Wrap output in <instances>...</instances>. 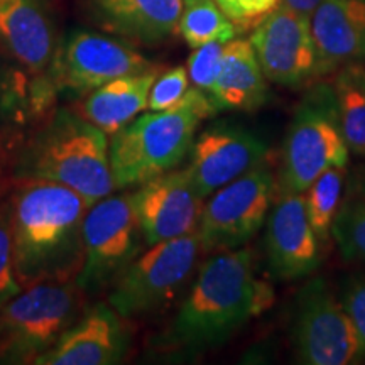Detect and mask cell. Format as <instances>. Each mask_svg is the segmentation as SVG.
<instances>
[{"label": "cell", "mask_w": 365, "mask_h": 365, "mask_svg": "<svg viewBox=\"0 0 365 365\" xmlns=\"http://www.w3.org/2000/svg\"><path fill=\"white\" fill-rule=\"evenodd\" d=\"M0 41L27 70L43 71L51 61L54 33L41 0H0Z\"/></svg>", "instance_id": "d6986e66"}, {"label": "cell", "mask_w": 365, "mask_h": 365, "mask_svg": "<svg viewBox=\"0 0 365 365\" xmlns=\"http://www.w3.org/2000/svg\"><path fill=\"white\" fill-rule=\"evenodd\" d=\"M202 249L198 232L149 245L113 282L108 303L122 318L156 312L188 281Z\"/></svg>", "instance_id": "8992f818"}, {"label": "cell", "mask_w": 365, "mask_h": 365, "mask_svg": "<svg viewBox=\"0 0 365 365\" xmlns=\"http://www.w3.org/2000/svg\"><path fill=\"white\" fill-rule=\"evenodd\" d=\"M188 91V71L182 66L171 68L154 80L149 93V110L159 112L175 107Z\"/></svg>", "instance_id": "83f0119b"}, {"label": "cell", "mask_w": 365, "mask_h": 365, "mask_svg": "<svg viewBox=\"0 0 365 365\" xmlns=\"http://www.w3.org/2000/svg\"><path fill=\"white\" fill-rule=\"evenodd\" d=\"M227 43L222 41H212L200 48H196L188 59V73L196 88L212 97L213 86H215L218 71L222 65L223 48Z\"/></svg>", "instance_id": "4316f807"}, {"label": "cell", "mask_w": 365, "mask_h": 365, "mask_svg": "<svg viewBox=\"0 0 365 365\" xmlns=\"http://www.w3.org/2000/svg\"><path fill=\"white\" fill-rule=\"evenodd\" d=\"M322 2V0H282V4L287 6L289 9H293V11L303 14V16H312V12L317 9L318 4Z\"/></svg>", "instance_id": "4dcf8cb0"}, {"label": "cell", "mask_w": 365, "mask_h": 365, "mask_svg": "<svg viewBox=\"0 0 365 365\" xmlns=\"http://www.w3.org/2000/svg\"><path fill=\"white\" fill-rule=\"evenodd\" d=\"M266 80L299 86L317 75V48L309 17L284 4L277 6L249 39Z\"/></svg>", "instance_id": "8fae6325"}, {"label": "cell", "mask_w": 365, "mask_h": 365, "mask_svg": "<svg viewBox=\"0 0 365 365\" xmlns=\"http://www.w3.org/2000/svg\"><path fill=\"white\" fill-rule=\"evenodd\" d=\"M156 78L158 70H153L120 76L98 86L83 102V117L105 134L113 135L149 108L150 86Z\"/></svg>", "instance_id": "44dd1931"}, {"label": "cell", "mask_w": 365, "mask_h": 365, "mask_svg": "<svg viewBox=\"0 0 365 365\" xmlns=\"http://www.w3.org/2000/svg\"><path fill=\"white\" fill-rule=\"evenodd\" d=\"M22 286L16 274L12 240V210L0 207V308L19 294Z\"/></svg>", "instance_id": "484cf974"}, {"label": "cell", "mask_w": 365, "mask_h": 365, "mask_svg": "<svg viewBox=\"0 0 365 365\" xmlns=\"http://www.w3.org/2000/svg\"><path fill=\"white\" fill-rule=\"evenodd\" d=\"M182 2H185V0H182Z\"/></svg>", "instance_id": "1f68e13d"}, {"label": "cell", "mask_w": 365, "mask_h": 365, "mask_svg": "<svg viewBox=\"0 0 365 365\" xmlns=\"http://www.w3.org/2000/svg\"><path fill=\"white\" fill-rule=\"evenodd\" d=\"M293 339L301 364L346 365L362 359L352 319L322 279L309 281L296 299Z\"/></svg>", "instance_id": "30bf717a"}, {"label": "cell", "mask_w": 365, "mask_h": 365, "mask_svg": "<svg viewBox=\"0 0 365 365\" xmlns=\"http://www.w3.org/2000/svg\"><path fill=\"white\" fill-rule=\"evenodd\" d=\"M178 31L193 49L212 41L228 43L237 36L235 24L220 11L215 0H185Z\"/></svg>", "instance_id": "603a6c76"}, {"label": "cell", "mask_w": 365, "mask_h": 365, "mask_svg": "<svg viewBox=\"0 0 365 365\" xmlns=\"http://www.w3.org/2000/svg\"><path fill=\"white\" fill-rule=\"evenodd\" d=\"M75 286L41 282L0 308V339L12 357H38L56 344L75 314Z\"/></svg>", "instance_id": "ba28073f"}, {"label": "cell", "mask_w": 365, "mask_h": 365, "mask_svg": "<svg viewBox=\"0 0 365 365\" xmlns=\"http://www.w3.org/2000/svg\"><path fill=\"white\" fill-rule=\"evenodd\" d=\"M127 335L112 307H97L34 359L38 365H108L122 359Z\"/></svg>", "instance_id": "e0dca14e"}, {"label": "cell", "mask_w": 365, "mask_h": 365, "mask_svg": "<svg viewBox=\"0 0 365 365\" xmlns=\"http://www.w3.org/2000/svg\"><path fill=\"white\" fill-rule=\"evenodd\" d=\"M331 235L339 242L344 257L365 261V191L346 200L339 210Z\"/></svg>", "instance_id": "d4e9b609"}, {"label": "cell", "mask_w": 365, "mask_h": 365, "mask_svg": "<svg viewBox=\"0 0 365 365\" xmlns=\"http://www.w3.org/2000/svg\"><path fill=\"white\" fill-rule=\"evenodd\" d=\"M137 223L145 244L178 239L198 230L203 198L188 171H168L132 193Z\"/></svg>", "instance_id": "7c38bea8"}, {"label": "cell", "mask_w": 365, "mask_h": 365, "mask_svg": "<svg viewBox=\"0 0 365 365\" xmlns=\"http://www.w3.org/2000/svg\"><path fill=\"white\" fill-rule=\"evenodd\" d=\"M158 70L143 54L105 36L76 31L68 36L56 58L58 78L75 91H93L120 76Z\"/></svg>", "instance_id": "4fadbf2b"}, {"label": "cell", "mask_w": 365, "mask_h": 365, "mask_svg": "<svg viewBox=\"0 0 365 365\" xmlns=\"http://www.w3.org/2000/svg\"><path fill=\"white\" fill-rule=\"evenodd\" d=\"M344 180L345 166H333L323 171L303 193L309 223L322 244H325L331 237L333 222L339 213Z\"/></svg>", "instance_id": "cb8c5ba5"}, {"label": "cell", "mask_w": 365, "mask_h": 365, "mask_svg": "<svg viewBox=\"0 0 365 365\" xmlns=\"http://www.w3.org/2000/svg\"><path fill=\"white\" fill-rule=\"evenodd\" d=\"M90 205L53 181L34 180L16 196L12 240L22 289L41 282H68L83 261V220Z\"/></svg>", "instance_id": "6da1fadb"}, {"label": "cell", "mask_w": 365, "mask_h": 365, "mask_svg": "<svg viewBox=\"0 0 365 365\" xmlns=\"http://www.w3.org/2000/svg\"><path fill=\"white\" fill-rule=\"evenodd\" d=\"M272 289L254 274L252 252L222 250L200 269L173 323V345L203 350L230 339L271 307Z\"/></svg>", "instance_id": "7a4b0ae2"}, {"label": "cell", "mask_w": 365, "mask_h": 365, "mask_svg": "<svg viewBox=\"0 0 365 365\" xmlns=\"http://www.w3.org/2000/svg\"><path fill=\"white\" fill-rule=\"evenodd\" d=\"M331 88L345 143L355 154L365 156V68L359 63L344 66Z\"/></svg>", "instance_id": "7402d4cb"}, {"label": "cell", "mask_w": 365, "mask_h": 365, "mask_svg": "<svg viewBox=\"0 0 365 365\" xmlns=\"http://www.w3.org/2000/svg\"><path fill=\"white\" fill-rule=\"evenodd\" d=\"M349 145L341 132L330 85L314 86L296 108L282 145L279 186L284 193H304L323 171L345 166Z\"/></svg>", "instance_id": "5b68a950"}, {"label": "cell", "mask_w": 365, "mask_h": 365, "mask_svg": "<svg viewBox=\"0 0 365 365\" xmlns=\"http://www.w3.org/2000/svg\"><path fill=\"white\" fill-rule=\"evenodd\" d=\"M344 307L352 319L360 341V352L365 357V279H354L346 286L344 294Z\"/></svg>", "instance_id": "f546056e"}, {"label": "cell", "mask_w": 365, "mask_h": 365, "mask_svg": "<svg viewBox=\"0 0 365 365\" xmlns=\"http://www.w3.org/2000/svg\"><path fill=\"white\" fill-rule=\"evenodd\" d=\"M267 154L262 139L254 132L232 125H213L191 145L188 175L202 198L261 166Z\"/></svg>", "instance_id": "5bb4252c"}, {"label": "cell", "mask_w": 365, "mask_h": 365, "mask_svg": "<svg viewBox=\"0 0 365 365\" xmlns=\"http://www.w3.org/2000/svg\"><path fill=\"white\" fill-rule=\"evenodd\" d=\"M212 98L218 110H255L266 102V76L249 41L232 39L225 44Z\"/></svg>", "instance_id": "ffe728a7"}, {"label": "cell", "mask_w": 365, "mask_h": 365, "mask_svg": "<svg viewBox=\"0 0 365 365\" xmlns=\"http://www.w3.org/2000/svg\"><path fill=\"white\" fill-rule=\"evenodd\" d=\"M217 112L213 98L195 86L175 107L137 115L117 130L108 144L115 190L140 186L176 168L193 145L200 120Z\"/></svg>", "instance_id": "3957f363"}, {"label": "cell", "mask_w": 365, "mask_h": 365, "mask_svg": "<svg viewBox=\"0 0 365 365\" xmlns=\"http://www.w3.org/2000/svg\"><path fill=\"white\" fill-rule=\"evenodd\" d=\"M317 75L365 59V0H322L309 16Z\"/></svg>", "instance_id": "2e32d148"}, {"label": "cell", "mask_w": 365, "mask_h": 365, "mask_svg": "<svg viewBox=\"0 0 365 365\" xmlns=\"http://www.w3.org/2000/svg\"><path fill=\"white\" fill-rule=\"evenodd\" d=\"M139 235L132 195H108L91 205L83 220V261L76 287L98 293L113 284L135 259Z\"/></svg>", "instance_id": "52a82bcc"}, {"label": "cell", "mask_w": 365, "mask_h": 365, "mask_svg": "<svg viewBox=\"0 0 365 365\" xmlns=\"http://www.w3.org/2000/svg\"><path fill=\"white\" fill-rule=\"evenodd\" d=\"M91 21L132 43L159 44L178 31L182 0H85Z\"/></svg>", "instance_id": "ac0fdd59"}, {"label": "cell", "mask_w": 365, "mask_h": 365, "mask_svg": "<svg viewBox=\"0 0 365 365\" xmlns=\"http://www.w3.org/2000/svg\"><path fill=\"white\" fill-rule=\"evenodd\" d=\"M274 186L272 173L257 166L212 193L196 230L202 247L232 250L247 244L266 222Z\"/></svg>", "instance_id": "9c48e42d"}, {"label": "cell", "mask_w": 365, "mask_h": 365, "mask_svg": "<svg viewBox=\"0 0 365 365\" xmlns=\"http://www.w3.org/2000/svg\"><path fill=\"white\" fill-rule=\"evenodd\" d=\"M266 255L277 279H299L318 267L319 240L309 223L303 193L281 191L267 220Z\"/></svg>", "instance_id": "9a60e30c"}, {"label": "cell", "mask_w": 365, "mask_h": 365, "mask_svg": "<svg viewBox=\"0 0 365 365\" xmlns=\"http://www.w3.org/2000/svg\"><path fill=\"white\" fill-rule=\"evenodd\" d=\"M27 171L34 180L73 190L90 207L115 190L107 134L70 110L58 112L39 135Z\"/></svg>", "instance_id": "277c9868"}, {"label": "cell", "mask_w": 365, "mask_h": 365, "mask_svg": "<svg viewBox=\"0 0 365 365\" xmlns=\"http://www.w3.org/2000/svg\"><path fill=\"white\" fill-rule=\"evenodd\" d=\"M215 4L237 31H249L261 24L279 6V0H215Z\"/></svg>", "instance_id": "f1b7e54d"}]
</instances>
